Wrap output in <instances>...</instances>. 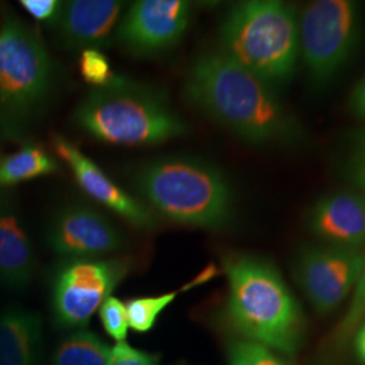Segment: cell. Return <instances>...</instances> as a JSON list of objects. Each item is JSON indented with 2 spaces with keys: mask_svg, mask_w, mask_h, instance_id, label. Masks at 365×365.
I'll list each match as a JSON object with an SVG mask.
<instances>
[{
  "mask_svg": "<svg viewBox=\"0 0 365 365\" xmlns=\"http://www.w3.org/2000/svg\"><path fill=\"white\" fill-rule=\"evenodd\" d=\"M184 96L210 119L253 145H292L303 138L299 120L274 87L218 52L197 57L187 71Z\"/></svg>",
  "mask_w": 365,
  "mask_h": 365,
  "instance_id": "obj_1",
  "label": "cell"
},
{
  "mask_svg": "<svg viewBox=\"0 0 365 365\" xmlns=\"http://www.w3.org/2000/svg\"><path fill=\"white\" fill-rule=\"evenodd\" d=\"M222 264L229 283L230 325L248 341L295 356L304 339V317L274 264L249 253H230Z\"/></svg>",
  "mask_w": 365,
  "mask_h": 365,
  "instance_id": "obj_2",
  "label": "cell"
},
{
  "mask_svg": "<svg viewBox=\"0 0 365 365\" xmlns=\"http://www.w3.org/2000/svg\"><path fill=\"white\" fill-rule=\"evenodd\" d=\"M73 122L93 138L119 146L163 144L190 131L165 92L122 75L92 88L73 111Z\"/></svg>",
  "mask_w": 365,
  "mask_h": 365,
  "instance_id": "obj_3",
  "label": "cell"
},
{
  "mask_svg": "<svg viewBox=\"0 0 365 365\" xmlns=\"http://www.w3.org/2000/svg\"><path fill=\"white\" fill-rule=\"evenodd\" d=\"M133 185L150 207L170 221L202 229H221L233 220L235 196L221 170L185 156L145 163Z\"/></svg>",
  "mask_w": 365,
  "mask_h": 365,
  "instance_id": "obj_4",
  "label": "cell"
},
{
  "mask_svg": "<svg viewBox=\"0 0 365 365\" xmlns=\"http://www.w3.org/2000/svg\"><path fill=\"white\" fill-rule=\"evenodd\" d=\"M221 52L272 87L294 78L299 60V24L279 0L235 3L222 21Z\"/></svg>",
  "mask_w": 365,
  "mask_h": 365,
  "instance_id": "obj_5",
  "label": "cell"
},
{
  "mask_svg": "<svg viewBox=\"0 0 365 365\" xmlns=\"http://www.w3.org/2000/svg\"><path fill=\"white\" fill-rule=\"evenodd\" d=\"M54 66L38 33L14 15L0 25V131L18 137L48 102Z\"/></svg>",
  "mask_w": 365,
  "mask_h": 365,
  "instance_id": "obj_6",
  "label": "cell"
},
{
  "mask_svg": "<svg viewBox=\"0 0 365 365\" xmlns=\"http://www.w3.org/2000/svg\"><path fill=\"white\" fill-rule=\"evenodd\" d=\"M299 24V52L315 88L337 78L351 60L363 31V9L352 0L309 3Z\"/></svg>",
  "mask_w": 365,
  "mask_h": 365,
  "instance_id": "obj_7",
  "label": "cell"
},
{
  "mask_svg": "<svg viewBox=\"0 0 365 365\" xmlns=\"http://www.w3.org/2000/svg\"><path fill=\"white\" fill-rule=\"evenodd\" d=\"M130 268L126 259H64L51 283L54 324L61 329L87 327Z\"/></svg>",
  "mask_w": 365,
  "mask_h": 365,
  "instance_id": "obj_8",
  "label": "cell"
},
{
  "mask_svg": "<svg viewBox=\"0 0 365 365\" xmlns=\"http://www.w3.org/2000/svg\"><path fill=\"white\" fill-rule=\"evenodd\" d=\"M364 250L329 244L300 249L295 277L319 315L334 312L346 299L360 277Z\"/></svg>",
  "mask_w": 365,
  "mask_h": 365,
  "instance_id": "obj_9",
  "label": "cell"
},
{
  "mask_svg": "<svg viewBox=\"0 0 365 365\" xmlns=\"http://www.w3.org/2000/svg\"><path fill=\"white\" fill-rule=\"evenodd\" d=\"M185 0H140L119 21L114 38L133 56L152 57L167 53L182 41L191 21Z\"/></svg>",
  "mask_w": 365,
  "mask_h": 365,
  "instance_id": "obj_10",
  "label": "cell"
},
{
  "mask_svg": "<svg viewBox=\"0 0 365 365\" xmlns=\"http://www.w3.org/2000/svg\"><path fill=\"white\" fill-rule=\"evenodd\" d=\"M45 240L64 259H101L126 245L117 226L86 203H69L60 210L49 223Z\"/></svg>",
  "mask_w": 365,
  "mask_h": 365,
  "instance_id": "obj_11",
  "label": "cell"
},
{
  "mask_svg": "<svg viewBox=\"0 0 365 365\" xmlns=\"http://www.w3.org/2000/svg\"><path fill=\"white\" fill-rule=\"evenodd\" d=\"M53 148L57 156L72 170L80 188L91 199L111 210L137 229L150 230L156 227V217L150 209L119 187L76 145L68 141L63 135L56 134L53 137Z\"/></svg>",
  "mask_w": 365,
  "mask_h": 365,
  "instance_id": "obj_12",
  "label": "cell"
},
{
  "mask_svg": "<svg viewBox=\"0 0 365 365\" xmlns=\"http://www.w3.org/2000/svg\"><path fill=\"white\" fill-rule=\"evenodd\" d=\"M123 1L71 0L66 1L56 30L61 45L69 51L103 49L117 30Z\"/></svg>",
  "mask_w": 365,
  "mask_h": 365,
  "instance_id": "obj_13",
  "label": "cell"
},
{
  "mask_svg": "<svg viewBox=\"0 0 365 365\" xmlns=\"http://www.w3.org/2000/svg\"><path fill=\"white\" fill-rule=\"evenodd\" d=\"M307 226L324 244L363 250L365 192L344 190L319 197L309 210Z\"/></svg>",
  "mask_w": 365,
  "mask_h": 365,
  "instance_id": "obj_14",
  "label": "cell"
},
{
  "mask_svg": "<svg viewBox=\"0 0 365 365\" xmlns=\"http://www.w3.org/2000/svg\"><path fill=\"white\" fill-rule=\"evenodd\" d=\"M36 271V256L13 196L0 192V286L22 291Z\"/></svg>",
  "mask_w": 365,
  "mask_h": 365,
  "instance_id": "obj_15",
  "label": "cell"
},
{
  "mask_svg": "<svg viewBox=\"0 0 365 365\" xmlns=\"http://www.w3.org/2000/svg\"><path fill=\"white\" fill-rule=\"evenodd\" d=\"M42 321L39 314L10 307L0 315V365H39Z\"/></svg>",
  "mask_w": 365,
  "mask_h": 365,
  "instance_id": "obj_16",
  "label": "cell"
},
{
  "mask_svg": "<svg viewBox=\"0 0 365 365\" xmlns=\"http://www.w3.org/2000/svg\"><path fill=\"white\" fill-rule=\"evenodd\" d=\"M58 164L41 145H24L13 155L0 158V190L53 175Z\"/></svg>",
  "mask_w": 365,
  "mask_h": 365,
  "instance_id": "obj_17",
  "label": "cell"
},
{
  "mask_svg": "<svg viewBox=\"0 0 365 365\" xmlns=\"http://www.w3.org/2000/svg\"><path fill=\"white\" fill-rule=\"evenodd\" d=\"M111 348L98 334L80 329L57 346L52 365H108Z\"/></svg>",
  "mask_w": 365,
  "mask_h": 365,
  "instance_id": "obj_18",
  "label": "cell"
},
{
  "mask_svg": "<svg viewBox=\"0 0 365 365\" xmlns=\"http://www.w3.org/2000/svg\"><path fill=\"white\" fill-rule=\"evenodd\" d=\"M178 292H168L158 297H144L128 300L126 313L129 327L137 333H146L155 327L160 314L175 300Z\"/></svg>",
  "mask_w": 365,
  "mask_h": 365,
  "instance_id": "obj_19",
  "label": "cell"
},
{
  "mask_svg": "<svg viewBox=\"0 0 365 365\" xmlns=\"http://www.w3.org/2000/svg\"><path fill=\"white\" fill-rule=\"evenodd\" d=\"M229 365H289L277 353L248 339H233L227 345Z\"/></svg>",
  "mask_w": 365,
  "mask_h": 365,
  "instance_id": "obj_20",
  "label": "cell"
},
{
  "mask_svg": "<svg viewBox=\"0 0 365 365\" xmlns=\"http://www.w3.org/2000/svg\"><path fill=\"white\" fill-rule=\"evenodd\" d=\"M365 319V250L364 264L360 277L356 283L354 294H353L352 302L348 307V312L339 321V327L334 331V344L344 348L351 339H352L354 331L360 324Z\"/></svg>",
  "mask_w": 365,
  "mask_h": 365,
  "instance_id": "obj_21",
  "label": "cell"
},
{
  "mask_svg": "<svg viewBox=\"0 0 365 365\" xmlns=\"http://www.w3.org/2000/svg\"><path fill=\"white\" fill-rule=\"evenodd\" d=\"M78 66L81 78L88 84H92L93 88L103 87L115 76L108 58L98 49L83 51L80 54Z\"/></svg>",
  "mask_w": 365,
  "mask_h": 365,
  "instance_id": "obj_22",
  "label": "cell"
},
{
  "mask_svg": "<svg viewBox=\"0 0 365 365\" xmlns=\"http://www.w3.org/2000/svg\"><path fill=\"white\" fill-rule=\"evenodd\" d=\"M99 317L107 334L118 342H123L128 337L129 321L126 304L115 297H108L99 309Z\"/></svg>",
  "mask_w": 365,
  "mask_h": 365,
  "instance_id": "obj_23",
  "label": "cell"
},
{
  "mask_svg": "<svg viewBox=\"0 0 365 365\" xmlns=\"http://www.w3.org/2000/svg\"><path fill=\"white\" fill-rule=\"evenodd\" d=\"M108 365H163L158 354L144 352L130 346L126 341L111 348Z\"/></svg>",
  "mask_w": 365,
  "mask_h": 365,
  "instance_id": "obj_24",
  "label": "cell"
},
{
  "mask_svg": "<svg viewBox=\"0 0 365 365\" xmlns=\"http://www.w3.org/2000/svg\"><path fill=\"white\" fill-rule=\"evenodd\" d=\"M346 172L356 188L365 192V130L360 131L353 141Z\"/></svg>",
  "mask_w": 365,
  "mask_h": 365,
  "instance_id": "obj_25",
  "label": "cell"
},
{
  "mask_svg": "<svg viewBox=\"0 0 365 365\" xmlns=\"http://www.w3.org/2000/svg\"><path fill=\"white\" fill-rule=\"evenodd\" d=\"M19 4L36 21L53 27L56 26L64 7V1L58 0H21Z\"/></svg>",
  "mask_w": 365,
  "mask_h": 365,
  "instance_id": "obj_26",
  "label": "cell"
},
{
  "mask_svg": "<svg viewBox=\"0 0 365 365\" xmlns=\"http://www.w3.org/2000/svg\"><path fill=\"white\" fill-rule=\"evenodd\" d=\"M349 108L354 117L365 120V76L353 88L349 98Z\"/></svg>",
  "mask_w": 365,
  "mask_h": 365,
  "instance_id": "obj_27",
  "label": "cell"
},
{
  "mask_svg": "<svg viewBox=\"0 0 365 365\" xmlns=\"http://www.w3.org/2000/svg\"><path fill=\"white\" fill-rule=\"evenodd\" d=\"M353 349L359 364L365 365V319L353 334Z\"/></svg>",
  "mask_w": 365,
  "mask_h": 365,
  "instance_id": "obj_28",
  "label": "cell"
}]
</instances>
